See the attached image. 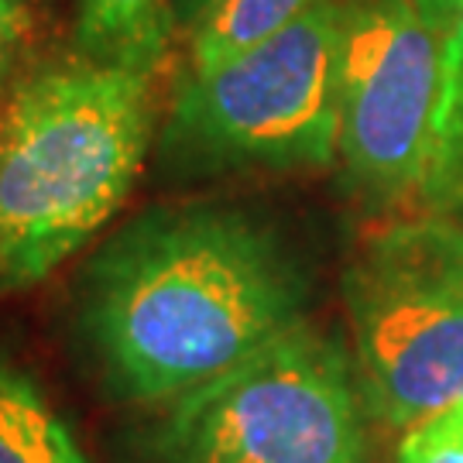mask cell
I'll list each match as a JSON object with an SVG mask.
<instances>
[{
  "label": "cell",
  "mask_w": 463,
  "mask_h": 463,
  "mask_svg": "<svg viewBox=\"0 0 463 463\" xmlns=\"http://www.w3.org/2000/svg\"><path fill=\"white\" fill-rule=\"evenodd\" d=\"M374 412L409 430L463 398V227L432 213L374 233L347 271Z\"/></svg>",
  "instance_id": "obj_3"
},
{
  "label": "cell",
  "mask_w": 463,
  "mask_h": 463,
  "mask_svg": "<svg viewBox=\"0 0 463 463\" xmlns=\"http://www.w3.org/2000/svg\"><path fill=\"white\" fill-rule=\"evenodd\" d=\"M175 28L172 0H80L76 42L83 59L155 72Z\"/></svg>",
  "instance_id": "obj_7"
},
{
  "label": "cell",
  "mask_w": 463,
  "mask_h": 463,
  "mask_svg": "<svg viewBox=\"0 0 463 463\" xmlns=\"http://www.w3.org/2000/svg\"><path fill=\"white\" fill-rule=\"evenodd\" d=\"M398 463H463V398L409 426Z\"/></svg>",
  "instance_id": "obj_11"
},
{
  "label": "cell",
  "mask_w": 463,
  "mask_h": 463,
  "mask_svg": "<svg viewBox=\"0 0 463 463\" xmlns=\"http://www.w3.org/2000/svg\"><path fill=\"white\" fill-rule=\"evenodd\" d=\"M151 141V76L83 59L0 114V292L28 288L117 213Z\"/></svg>",
  "instance_id": "obj_2"
},
{
  "label": "cell",
  "mask_w": 463,
  "mask_h": 463,
  "mask_svg": "<svg viewBox=\"0 0 463 463\" xmlns=\"http://www.w3.org/2000/svg\"><path fill=\"white\" fill-rule=\"evenodd\" d=\"M412 4L439 34L449 32V24L457 21V14H460L463 7V0H412Z\"/></svg>",
  "instance_id": "obj_13"
},
{
  "label": "cell",
  "mask_w": 463,
  "mask_h": 463,
  "mask_svg": "<svg viewBox=\"0 0 463 463\" xmlns=\"http://www.w3.org/2000/svg\"><path fill=\"white\" fill-rule=\"evenodd\" d=\"M298 281L248 216L179 210L137 223L99 258L86 326L137 402L183 398L298 323Z\"/></svg>",
  "instance_id": "obj_1"
},
{
  "label": "cell",
  "mask_w": 463,
  "mask_h": 463,
  "mask_svg": "<svg viewBox=\"0 0 463 463\" xmlns=\"http://www.w3.org/2000/svg\"><path fill=\"white\" fill-rule=\"evenodd\" d=\"M220 4H223V0H172V17H175V24L196 32L199 24L213 14Z\"/></svg>",
  "instance_id": "obj_14"
},
{
  "label": "cell",
  "mask_w": 463,
  "mask_h": 463,
  "mask_svg": "<svg viewBox=\"0 0 463 463\" xmlns=\"http://www.w3.org/2000/svg\"><path fill=\"white\" fill-rule=\"evenodd\" d=\"M344 4L313 0L296 21L179 86L172 128L213 162L330 165L340 155Z\"/></svg>",
  "instance_id": "obj_5"
},
{
  "label": "cell",
  "mask_w": 463,
  "mask_h": 463,
  "mask_svg": "<svg viewBox=\"0 0 463 463\" xmlns=\"http://www.w3.org/2000/svg\"><path fill=\"white\" fill-rule=\"evenodd\" d=\"M0 463H86L62 415L7 364H0Z\"/></svg>",
  "instance_id": "obj_8"
},
{
  "label": "cell",
  "mask_w": 463,
  "mask_h": 463,
  "mask_svg": "<svg viewBox=\"0 0 463 463\" xmlns=\"http://www.w3.org/2000/svg\"><path fill=\"white\" fill-rule=\"evenodd\" d=\"M443 90V34L412 0H357L340 42V155L378 196L422 193Z\"/></svg>",
  "instance_id": "obj_6"
},
{
  "label": "cell",
  "mask_w": 463,
  "mask_h": 463,
  "mask_svg": "<svg viewBox=\"0 0 463 463\" xmlns=\"http://www.w3.org/2000/svg\"><path fill=\"white\" fill-rule=\"evenodd\" d=\"M364 426L347 357L296 330L175 398L155 463H361Z\"/></svg>",
  "instance_id": "obj_4"
},
{
  "label": "cell",
  "mask_w": 463,
  "mask_h": 463,
  "mask_svg": "<svg viewBox=\"0 0 463 463\" xmlns=\"http://www.w3.org/2000/svg\"><path fill=\"white\" fill-rule=\"evenodd\" d=\"M313 0H223L193 32V69H213L296 21Z\"/></svg>",
  "instance_id": "obj_10"
},
{
  "label": "cell",
  "mask_w": 463,
  "mask_h": 463,
  "mask_svg": "<svg viewBox=\"0 0 463 463\" xmlns=\"http://www.w3.org/2000/svg\"><path fill=\"white\" fill-rule=\"evenodd\" d=\"M422 199L439 216L463 210V7L443 34V90Z\"/></svg>",
  "instance_id": "obj_9"
},
{
  "label": "cell",
  "mask_w": 463,
  "mask_h": 463,
  "mask_svg": "<svg viewBox=\"0 0 463 463\" xmlns=\"http://www.w3.org/2000/svg\"><path fill=\"white\" fill-rule=\"evenodd\" d=\"M38 0H0V97L11 86L17 62L28 49Z\"/></svg>",
  "instance_id": "obj_12"
}]
</instances>
